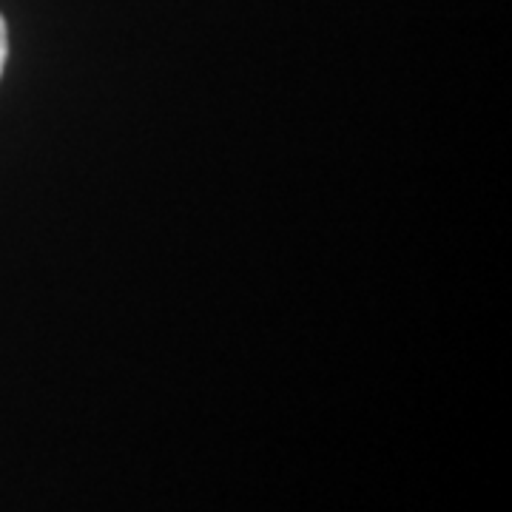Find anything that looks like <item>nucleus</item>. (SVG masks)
<instances>
[{"mask_svg":"<svg viewBox=\"0 0 512 512\" xmlns=\"http://www.w3.org/2000/svg\"><path fill=\"white\" fill-rule=\"evenodd\" d=\"M9 57V32H6V20L0 15V77H3V66Z\"/></svg>","mask_w":512,"mask_h":512,"instance_id":"1","label":"nucleus"}]
</instances>
